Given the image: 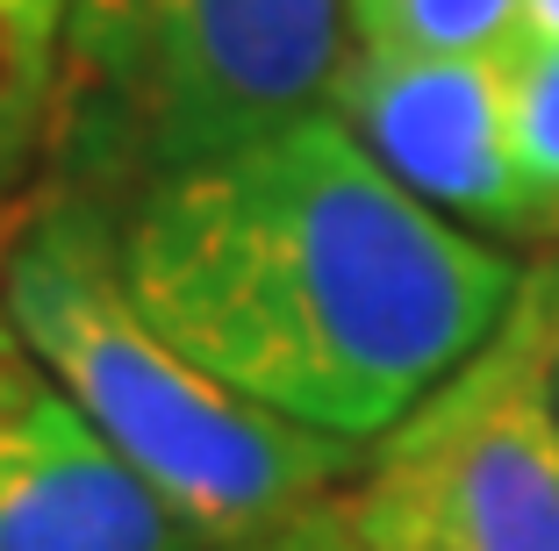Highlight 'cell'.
I'll return each mask as SVG.
<instances>
[{
  "mask_svg": "<svg viewBox=\"0 0 559 551\" xmlns=\"http://www.w3.org/2000/svg\"><path fill=\"white\" fill-rule=\"evenodd\" d=\"M108 237L165 344L345 444L409 422L524 294L502 243L416 201L330 108L144 187Z\"/></svg>",
  "mask_w": 559,
  "mask_h": 551,
  "instance_id": "6da1fadb",
  "label": "cell"
},
{
  "mask_svg": "<svg viewBox=\"0 0 559 551\" xmlns=\"http://www.w3.org/2000/svg\"><path fill=\"white\" fill-rule=\"evenodd\" d=\"M0 315L80 416L151 480L201 551H280L366 472L373 444L245 402L136 315L108 208L44 194L0 243Z\"/></svg>",
  "mask_w": 559,
  "mask_h": 551,
  "instance_id": "7a4b0ae2",
  "label": "cell"
},
{
  "mask_svg": "<svg viewBox=\"0 0 559 551\" xmlns=\"http://www.w3.org/2000/svg\"><path fill=\"white\" fill-rule=\"evenodd\" d=\"M345 0H72L44 187L116 215L323 108Z\"/></svg>",
  "mask_w": 559,
  "mask_h": 551,
  "instance_id": "3957f363",
  "label": "cell"
},
{
  "mask_svg": "<svg viewBox=\"0 0 559 551\" xmlns=\"http://www.w3.org/2000/svg\"><path fill=\"white\" fill-rule=\"evenodd\" d=\"M366 551H559V416L545 387V279L531 273L480 358L373 444L337 494Z\"/></svg>",
  "mask_w": 559,
  "mask_h": 551,
  "instance_id": "277c9868",
  "label": "cell"
},
{
  "mask_svg": "<svg viewBox=\"0 0 559 551\" xmlns=\"http://www.w3.org/2000/svg\"><path fill=\"white\" fill-rule=\"evenodd\" d=\"M330 115L444 223L474 229L502 251L559 243V208L516 165L502 50L495 58L352 50L330 86Z\"/></svg>",
  "mask_w": 559,
  "mask_h": 551,
  "instance_id": "5b68a950",
  "label": "cell"
},
{
  "mask_svg": "<svg viewBox=\"0 0 559 551\" xmlns=\"http://www.w3.org/2000/svg\"><path fill=\"white\" fill-rule=\"evenodd\" d=\"M0 551H201L0 315Z\"/></svg>",
  "mask_w": 559,
  "mask_h": 551,
  "instance_id": "8992f818",
  "label": "cell"
},
{
  "mask_svg": "<svg viewBox=\"0 0 559 551\" xmlns=\"http://www.w3.org/2000/svg\"><path fill=\"white\" fill-rule=\"evenodd\" d=\"M72 0H0V215L44 194Z\"/></svg>",
  "mask_w": 559,
  "mask_h": 551,
  "instance_id": "52a82bcc",
  "label": "cell"
},
{
  "mask_svg": "<svg viewBox=\"0 0 559 551\" xmlns=\"http://www.w3.org/2000/svg\"><path fill=\"white\" fill-rule=\"evenodd\" d=\"M359 50L409 58H495L516 44L524 0H345Z\"/></svg>",
  "mask_w": 559,
  "mask_h": 551,
  "instance_id": "ba28073f",
  "label": "cell"
},
{
  "mask_svg": "<svg viewBox=\"0 0 559 551\" xmlns=\"http://www.w3.org/2000/svg\"><path fill=\"white\" fill-rule=\"evenodd\" d=\"M510 136H516V165L559 208V44H510Z\"/></svg>",
  "mask_w": 559,
  "mask_h": 551,
  "instance_id": "9c48e42d",
  "label": "cell"
},
{
  "mask_svg": "<svg viewBox=\"0 0 559 551\" xmlns=\"http://www.w3.org/2000/svg\"><path fill=\"white\" fill-rule=\"evenodd\" d=\"M545 279V387H552V416H559V251L538 265Z\"/></svg>",
  "mask_w": 559,
  "mask_h": 551,
  "instance_id": "30bf717a",
  "label": "cell"
},
{
  "mask_svg": "<svg viewBox=\"0 0 559 551\" xmlns=\"http://www.w3.org/2000/svg\"><path fill=\"white\" fill-rule=\"evenodd\" d=\"M280 551H366V544H359V537L345 530V523H337V502H330L323 516H316L309 530L295 537V544H280Z\"/></svg>",
  "mask_w": 559,
  "mask_h": 551,
  "instance_id": "8fae6325",
  "label": "cell"
},
{
  "mask_svg": "<svg viewBox=\"0 0 559 551\" xmlns=\"http://www.w3.org/2000/svg\"><path fill=\"white\" fill-rule=\"evenodd\" d=\"M516 44H559V0H524Z\"/></svg>",
  "mask_w": 559,
  "mask_h": 551,
  "instance_id": "7c38bea8",
  "label": "cell"
}]
</instances>
